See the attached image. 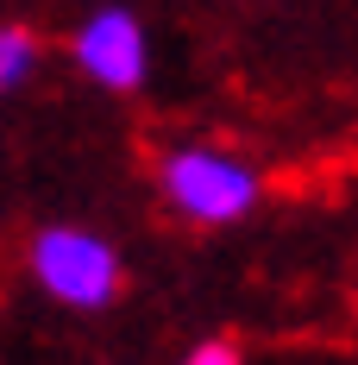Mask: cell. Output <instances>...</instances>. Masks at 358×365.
Listing matches in <instances>:
<instances>
[{
    "mask_svg": "<svg viewBox=\"0 0 358 365\" xmlns=\"http://www.w3.org/2000/svg\"><path fill=\"white\" fill-rule=\"evenodd\" d=\"M157 189H164L170 215L195 220V227H233V220H246L251 208L264 202L258 164L239 158V151H220V145H177V151H164Z\"/></svg>",
    "mask_w": 358,
    "mask_h": 365,
    "instance_id": "obj_1",
    "label": "cell"
},
{
    "mask_svg": "<svg viewBox=\"0 0 358 365\" xmlns=\"http://www.w3.org/2000/svg\"><path fill=\"white\" fill-rule=\"evenodd\" d=\"M26 264H32L38 290L51 296V302L82 309V315L120 302V284H126V264L113 252V240L88 233V227H70V220L38 227L32 246H26Z\"/></svg>",
    "mask_w": 358,
    "mask_h": 365,
    "instance_id": "obj_2",
    "label": "cell"
},
{
    "mask_svg": "<svg viewBox=\"0 0 358 365\" xmlns=\"http://www.w3.org/2000/svg\"><path fill=\"white\" fill-rule=\"evenodd\" d=\"M70 57H75V70L95 88H107V95L144 88V70H151V44H144V26H139L132 6H95L75 26Z\"/></svg>",
    "mask_w": 358,
    "mask_h": 365,
    "instance_id": "obj_3",
    "label": "cell"
},
{
    "mask_svg": "<svg viewBox=\"0 0 358 365\" xmlns=\"http://www.w3.org/2000/svg\"><path fill=\"white\" fill-rule=\"evenodd\" d=\"M38 57H44V44H38L32 26L0 19V95L26 88V82H32V70H38Z\"/></svg>",
    "mask_w": 358,
    "mask_h": 365,
    "instance_id": "obj_4",
    "label": "cell"
},
{
    "mask_svg": "<svg viewBox=\"0 0 358 365\" xmlns=\"http://www.w3.org/2000/svg\"><path fill=\"white\" fill-rule=\"evenodd\" d=\"M182 365H246V353H239V340H201L182 353Z\"/></svg>",
    "mask_w": 358,
    "mask_h": 365,
    "instance_id": "obj_5",
    "label": "cell"
}]
</instances>
